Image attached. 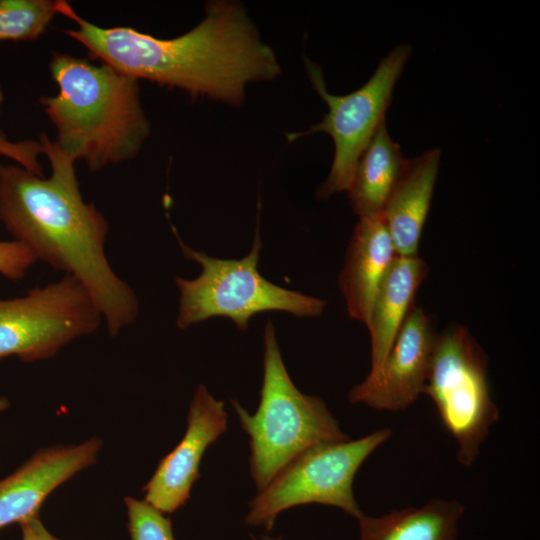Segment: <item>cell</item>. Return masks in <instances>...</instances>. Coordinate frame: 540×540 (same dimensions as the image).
<instances>
[{
	"label": "cell",
	"instance_id": "cell-24",
	"mask_svg": "<svg viewBox=\"0 0 540 540\" xmlns=\"http://www.w3.org/2000/svg\"><path fill=\"white\" fill-rule=\"evenodd\" d=\"M258 540H282V538H281V537H279V538H271V537H269V536H262V537H261L260 539H258Z\"/></svg>",
	"mask_w": 540,
	"mask_h": 540
},
{
	"label": "cell",
	"instance_id": "cell-4",
	"mask_svg": "<svg viewBox=\"0 0 540 540\" xmlns=\"http://www.w3.org/2000/svg\"><path fill=\"white\" fill-rule=\"evenodd\" d=\"M263 365L257 411L251 415L232 401L241 427L250 437V472L258 491L306 450L348 439L325 403L303 394L292 382L271 320L264 330Z\"/></svg>",
	"mask_w": 540,
	"mask_h": 540
},
{
	"label": "cell",
	"instance_id": "cell-3",
	"mask_svg": "<svg viewBox=\"0 0 540 540\" xmlns=\"http://www.w3.org/2000/svg\"><path fill=\"white\" fill-rule=\"evenodd\" d=\"M49 67L58 93L40 103L56 128L58 150L93 172L134 158L150 131L137 80L59 52Z\"/></svg>",
	"mask_w": 540,
	"mask_h": 540
},
{
	"label": "cell",
	"instance_id": "cell-14",
	"mask_svg": "<svg viewBox=\"0 0 540 540\" xmlns=\"http://www.w3.org/2000/svg\"><path fill=\"white\" fill-rule=\"evenodd\" d=\"M439 163L440 151L436 148L410 159L383 209L382 218L399 256L417 255Z\"/></svg>",
	"mask_w": 540,
	"mask_h": 540
},
{
	"label": "cell",
	"instance_id": "cell-2",
	"mask_svg": "<svg viewBox=\"0 0 540 540\" xmlns=\"http://www.w3.org/2000/svg\"><path fill=\"white\" fill-rule=\"evenodd\" d=\"M39 143L51 165L49 178L0 164V222L38 261L76 278L98 307L109 336L116 337L136 320L139 301L106 257L108 222L83 200L74 161L46 134Z\"/></svg>",
	"mask_w": 540,
	"mask_h": 540
},
{
	"label": "cell",
	"instance_id": "cell-15",
	"mask_svg": "<svg viewBox=\"0 0 540 540\" xmlns=\"http://www.w3.org/2000/svg\"><path fill=\"white\" fill-rule=\"evenodd\" d=\"M428 273L418 255H396L375 295L367 328L371 339V369L379 370L409 311L416 292Z\"/></svg>",
	"mask_w": 540,
	"mask_h": 540
},
{
	"label": "cell",
	"instance_id": "cell-9",
	"mask_svg": "<svg viewBox=\"0 0 540 540\" xmlns=\"http://www.w3.org/2000/svg\"><path fill=\"white\" fill-rule=\"evenodd\" d=\"M411 54L407 44L396 46L381 60L371 78L359 89L342 96L327 91L320 68L306 59V67L316 92L328 105L323 120L307 131L287 134L288 140L315 132L329 134L335 152L330 173L319 189L320 197L347 191L362 152L385 123L395 84Z\"/></svg>",
	"mask_w": 540,
	"mask_h": 540
},
{
	"label": "cell",
	"instance_id": "cell-23",
	"mask_svg": "<svg viewBox=\"0 0 540 540\" xmlns=\"http://www.w3.org/2000/svg\"><path fill=\"white\" fill-rule=\"evenodd\" d=\"M9 406V400L5 396H0V414L6 411Z\"/></svg>",
	"mask_w": 540,
	"mask_h": 540
},
{
	"label": "cell",
	"instance_id": "cell-5",
	"mask_svg": "<svg viewBox=\"0 0 540 540\" xmlns=\"http://www.w3.org/2000/svg\"><path fill=\"white\" fill-rule=\"evenodd\" d=\"M178 241L183 255L202 269L194 279L175 277L180 292L176 322L180 329L219 316L231 319L237 328L245 331L251 317L260 312L283 311L296 317H317L325 309L324 300L282 288L260 275L259 222L252 248L241 259L211 257Z\"/></svg>",
	"mask_w": 540,
	"mask_h": 540
},
{
	"label": "cell",
	"instance_id": "cell-26",
	"mask_svg": "<svg viewBox=\"0 0 540 540\" xmlns=\"http://www.w3.org/2000/svg\"><path fill=\"white\" fill-rule=\"evenodd\" d=\"M53 540H62V539H58V538H55V537H54Z\"/></svg>",
	"mask_w": 540,
	"mask_h": 540
},
{
	"label": "cell",
	"instance_id": "cell-16",
	"mask_svg": "<svg viewBox=\"0 0 540 540\" xmlns=\"http://www.w3.org/2000/svg\"><path fill=\"white\" fill-rule=\"evenodd\" d=\"M409 160L383 123L359 157L347 190L352 209L359 218L382 215Z\"/></svg>",
	"mask_w": 540,
	"mask_h": 540
},
{
	"label": "cell",
	"instance_id": "cell-11",
	"mask_svg": "<svg viewBox=\"0 0 540 540\" xmlns=\"http://www.w3.org/2000/svg\"><path fill=\"white\" fill-rule=\"evenodd\" d=\"M227 428L224 402L199 385L189 405L183 438L159 462L142 491L144 500L164 514L184 506L193 484L200 477L201 459Z\"/></svg>",
	"mask_w": 540,
	"mask_h": 540
},
{
	"label": "cell",
	"instance_id": "cell-20",
	"mask_svg": "<svg viewBox=\"0 0 540 540\" xmlns=\"http://www.w3.org/2000/svg\"><path fill=\"white\" fill-rule=\"evenodd\" d=\"M34 253L24 244L0 241V274L12 281L22 280L37 262Z\"/></svg>",
	"mask_w": 540,
	"mask_h": 540
},
{
	"label": "cell",
	"instance_id": "cell-7",
	"mask_svg": "<svg viewBox=\"0 0 540 540\" xmlns=\"http://www.w3.org/2000/svg\"><path fill=\"white\" fill-rule=\"evenodd\" d=\"M391 430H377L357 440L321 443L291 461L249 503L245 522L267 530L282 511L306 504L342 509L358 519L354 477L370 454L388 440Z\"/></svg>",
	"mask_w": 540,
	"mask_h": 540
},
{
	"label": "cell",
	"instance_id": "cell-17",
	"mask_svg": "<svg viewBox=\"0 0 540 540\" xmlns=\"http://www.w3.org/2000/svg\"><path fill=\"white\" fill-rule=\"evenodd\" d=\"M464 506L433 499L419 508L393 510L379 517L362 514L359 540H456Z\"/></svg>",
	"mask_w": 540,
	"mask_h": 540
},
{
	"label": "cell",
	"instance_id": "cell-19",
	"mask_svg": "<svg viewBox=\"0 0 540 540\" xmlns=\"http://www.w3.org/2000/svg\"><path fill=\"white\" fill-rule=\"evenodd\" d=\"M130 540H175L171 520L144 499L125 497Z\"/></svg>",
	"mask_w": 540,
	"mask_h": 540
},
{
	"label": "cell",
	"instance_id": "cell-12",
	"mask_svg": "<svg viewBox=\"0 0 540 540\" xmlns=\"http://www.w3.org/2000/svg\"><path fill=\"white\" fill-rule=\"evenodd\" d=\"M101 448L98 437L80 444L41 448L0 480V530L39 515L41 505L55 489L95 464Z\"/></svg>",
	"mask_w": 540,
	"mask_h": 540
},
{
	"label": "cell",
	"instance_id": "cell-18",
	"mask_svg": "<svg viewBox=\"0 0 540 540\" xmlns=\"http://www.w3.org/2000/svg\"><path fill=\"white\" fill-rule=\"evenodd\" d=\"M58 13V0H0V41L34 40Z\"/></svg>",
	"mask_w": 540,
	"mask_h": 540
},
{
	"label": "cell",
	"instance_id": "cell-1",
	"mask_svg": "<svg viewBox=\"0 0 540 540\" xmlns=\"http://www.w3.org/2000/svg\"><path fill=\"white\" fill-rule=\"evenodd\" d=\"M58 13L77 25L65 33L103 64L136 80L180 88L192 97L238 105L248 82L270 80L280 72L274 52L260 40L243 7L234 2H211L196 27L169 39L130 27L97 26L62 0Z\"/></svg>",
	"mask_w": 540,
	"mask_h": 540
},
{
	"label": "cell",
	"instance_id": "cell-6",
	"mask_svg": "<svg viewBox=\"0 0 540 540\" xmlns=\"http://www.w3.org/2000/svg\"><path fill=\"white\" fill-rule=\"evenodd\" d=\"M488 359L466 327L455 324L437 334L423 393L434 402L458 445L457 460L471 466L490 427L498 420L487 381Z\"/></svg>",
	"mask_w": 540,
	"mask_h": 540
},
{
	"label": "cell",
	"instance_id": "cell-21",
	"mask_svg": "<svg viewBox=\"0 0 540 540\" xmlns=\"http://www.w3.org/2000/svg\"><path fill=\"white\" fill-rule=\"evenodd\" d=\"M39 153H42L40 143L35 141L13 142L0 130V154L13 159L18 165L36 175L43 176L37 160Z\"/></svg>",
	"mask_w": 540,
	"mask_h": 540
},
{
	"label": "cell",
	"instance_id": "cell-8",
	"mask_svg": "<svg viewBox=\"0 0 540 540\" xmlns=\"http://www.w3.org/2000/svg\"><path fill=\"white\" fill-rule=\"evenodd\" d=\"M102 321L86 288L69 275L21 297L0 299V361L52 358L73 340L94 333Z\"/></svg>",
	"mask_w": 540,
	"mask_h": 540
},
{
	"label": "cell",
	"instance_id": "cell-25",
	"mask_svg": "<svg viewBox=\"0 0 540 540\" xmlns=\"http://www.w3.org/2000/svg\"><path fill=\"white\" fill-rule=\"evenodd\" d=\"M2 102H3V91H2L1 86H0V106H1Z\"/></svg>",
	"mask_w": 540,
	"mask_h": 540
},
{
	"label": "cell",
	"instance_id": "cell-10",
	"mask_svg": "<svg viewBox=\"0 0 540 540\" xmlns=\"http://www.w3.org/2000/svg\"><path fill=\"white\" fill-rule=\"evenodd\" d=\"M436 338L431 319L414 305L379 370L350 390L349 401L382 411L409 407L424 391Z\"/></svg>",
	"mask_w": 540,
	"mask_h": 540
},
{
	"label": "cell",
	"instance_id": "cell-22",
	"mask_svg": "<svg viewBox=\"0 0 540 540\" xmlns=\"http://www.w3.org/2000/svg\"><path fill=\"white\" fill-rule=\"evenodd\" d=\"M19 525L22 540H53L54 538L40 520L39 515L30 517Z\"/></svg>",
	"mask_w": 540,
	"mask_h": 540
},
{
	"label": "cell",
	"instance_id": "cell-13",
	"mask_svg": "<svg viewBox=\"0 0 540 540\" xmlns=\"http://www.w3.org/2000/svg\"><path fill=\"white\" fill-rule=\"evenodd\" d=\"M396 255L382 215L360 217L338 278L351 318L367 325L377 290Z\"/></svg>",
	"mask_w": 540,
	"mask_h": 540
}]
</instances>
